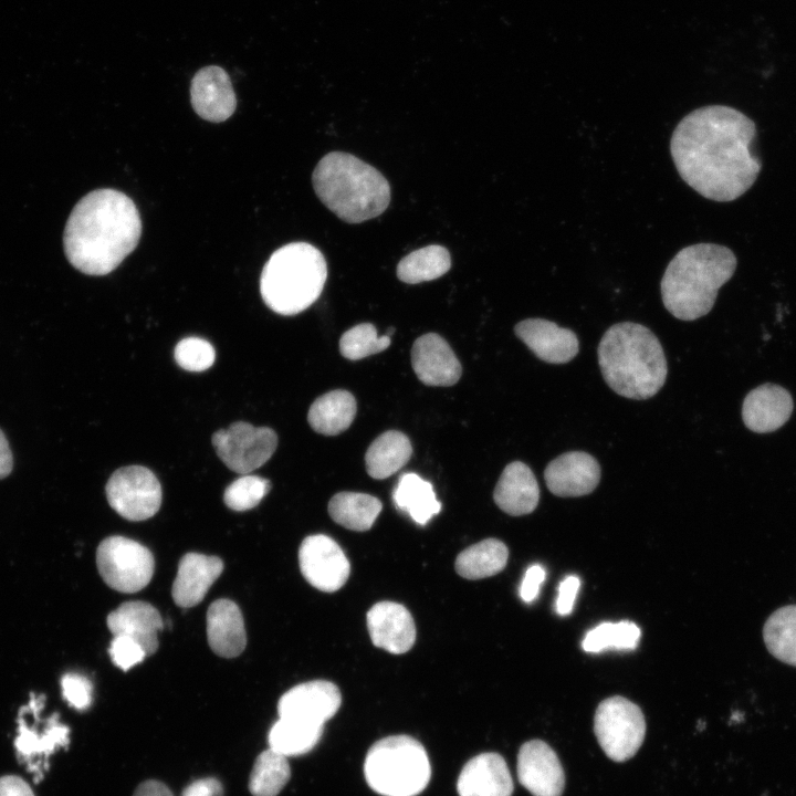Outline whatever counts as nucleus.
Wrapping results in <instances>:
<instances>
[{
    "instance_id": "obj_1",
    "label": "nucleus",
    "mask_w": 796,
    "mask_h": 796,
    "mask_svg": "<svg viewBox=\"0 0 796 796\" xmlns=\"http://www.w3.org/2000/svg\"><path fill=\"white\" fill-rule=\"evenodd\" d=\"M756 133L755 123L739 109L703 106L679 122L670 153L685 184L706 199L729 202L744 195L761 172Z\"/></svg>"
},
{
    "instance_id": "obj_2",
    "label": "nucleus",
    "mask_w": 796,
    "mask_h": 796,
    "mask_svg": "<svg viewBox=\"0 0 796 796\" xmlns=\"http://www.w3.org/2000/svg\"><path fill=\"white\" fill-rule=\"evenodd\" d=\"M142 220L134 201L109 188L85 195L73 208L63 234L69 262L88 275L114 271L137 247Z\"/></svg>"
},
{
    "instance_id": "obj_3",
    "label": "nucleus",
    "mask_w": 796,
    "mask_h": 796,
    "mask_svg": "<svg viewBox=\"0 0 796 796\" xmlns=\"http://www.w3.org/2000/svg\"><path fill=\"white\" fill-rule=\"evenodd\" d=\"M597 353L605 381L619 396L648 399L666 383L668 366L663 348L658 337L641 324L622 322L610 326Z\"/></svg>"
},
{
    "instance_id": "obj_4",
    "label": "nucleus",
    "mask_w": 796,
    "mask_h": 796,
    "mask_svg": "<svg viewBox=\"0 0 796 796\" xmlns=\"http://www.w3.org/2000/svg\"><path fill=\"white\" fill-rule=\"evenodd\" d=\"M737 260L727 247L696 243L669 262L660 289L664 307L675 318L694 321L712 310L718 292L734 274Z\"/></svg>"
},
{
    "instance_id": "obj_5",
    "label": "nucleus",
    "mask_w": 796,
    "mask_h": 796,
    "mask_svg": "<svg viewBox=\"0 0 796 796\" xmlns=\"http://www.w3.org/2000/svg\"><path fill=\"white\" fill-rule=\"evenodd\" d=\"M312 184L324 206L347 223L376 218L390 202V186L383 174L348 153L325 155L313 171Z\"/></svg>"
},
{
    "instance_id": "obj_6",
    "label": "nucleus",
    "mask_w": 796,
    "mask_h": 796,
    "mask_svg": "<svg viewBox=\"0 0 796 796\" xmlns=\"http://www.w3.org/2000/svg\"><path fill=\"white\" fill-rule=\"evenodd\" d=\"M326 279L322 252L310 243L292 242L274 251L264 264L260 293L274 313L296 315L320 297Z\"/></svg>"
},
{
    "instance_id": "obj_7",
    "label": "nucleus",
    "mask_w": 796,
    "mask_h": 796,
    "mask_svg": "<svg viewBox=\"0 0 796 796\" xmlns=\"http://www.w3.org/2000/svg\"><path fill=\"white\" fill-rule=\"evenodd\" d=\"M364 774L367 784L377 794L416 796L427 787L431 767L420 742L408 735H391L369 748Z\"/></svg>"
},
{
    "instance_id": "obj_8",
    "label": "nucleus",
    "mask_w": 796,
    "mask_h": 796,
    "mask_svg": "<svg viewBox=\"0 0 796 796\" xmlns=\"http://www.w3.org/2000/svg\"><path fill=\"white\" fill-rule=\"evenodd\" d=\"M594 732L610 760L628 761L635 756L645 740L643 713L637 704L624 696L607 698L596 709Z\"/></svg>"
},
{
    "instance_id": "obj_9",
    "label": "nucleus",
    "mask_w": 796,
    "mask_h": 796,
    "mask_svg": "<svg viewBox=\"0 0 796 796\" xmlns=\"http://www.w3.org/2000/svg\"><path fill=\"white\" fill-rule=\"evenodd\" d=\"M96 565L107 586L130 594L142 590L150 582L155 559L140 543L124 536H109L97 547Z\"/></svg>"
},
{
    "instance_id": "obj_10",
    "label": "nucleus",
    "mask_w": 796,
    "mask_h": 796,
    "mask_svg": "<svg viewBox=\"0 0 796 796\" xmlns=\"http://www.w3.org/2000/svg\"><path fill=\"white\" fill-rule=\"evenodd\" d=\"M212 446L220 460L239 474H249L262 467L277 447V436L269 427H254L237 421L212 436Z\"/></svg>"
},
{
    "instance_id": "obj_11",
    "label": "nucleus",
    "mask_w": 796,
    "mask_h": 796,
    "mask_svg": "<svg viewBox=\"0 0 796 796\" xmlns=\"http://www.w3.org/2000/svg\"><path fill=\"white\" fill-rule=\"evenodd\" d=\"M106 498L121 516L144 521L154 516L161 504V486L156 475L142 465L117 469L105 486Z\"/></svg>"
},
{
    "instance_id": "obj_12",
    "label": "nucleus",
    "mask_w": 796,
    "mask_h": 796,
    "mask_svg": "<svg viewBox=\"0 0 796 796\" xmlns=\"http://www.w3.org/2000/svg\"><path fill=\"white\" fill-rule=\"evenodd\" d=\"M298 562L304 578L313 587L326 593L342 588L350 572L349 562L339 545L323 534L303 540Z\"/></svg>"
},
{
    "instance_id": "obj_13",
    "label": "nucleus",
    "mask_w": 796,
    "mask_h": 796,
    "mask_svg": "<svg viewBox=\"0 0 796 796\" xmlns=\"http://www.w3.org/2000/svg\"><path fill=\"white\" fill-rule=\"evenodd\" d=\"M342 695L338 688L325 680L301 683L285 692L279 700L280 718L323 725L338 711Z\"/></svg>"
},
{
    "instance_id": "obj_14",
    "label": "nucleus",
    "mask_w": 796,
    "mask_h": 796,
    "mask_svg": "<svg viewBox=\"0 0 796 796\" xmlns=\"http://www.w3.org/2000/svg\"><path fill=\"white\" fill-rule=\"evenodd\" d=\"M517 778L533 796H561L565 787L564 769L556 753L541 740L521 746Z\"/></svg>"
},
{
    "instance_id": "obj_15",
    "label": "nucleus",
    "mask_w": 796,
    "mask_h": 796,
    "mask_svg": "<svg viewBox=\"0 0 796 796\" xmlns=\"http://www.w3.org/2000/svg\"><path fill=\"white\" fill-rule=\"evenodd\" d=\"M544 480L548 490L562 498H576L591 493L600 481V465L589 453L569 451L552 460Z\"/></svg>"
},
{
    "instance_id": "obj_16",
    "label": "nucleus",
    "mask_w": 796,
    "mask_h": 796,
    "mask_svg": "<svg viewBox=\"0 0 796 796\" xmlns=\"http://www.w3.org/2000/svg\"><path fill=\"white\" fill-rule=\"evenodd\" d=\"M193 111L201 118L220 123L228 119L237 107V97L228 73L217 65L200 69L190 86Z\"/></svg>"
},
{
    "instance_id": "obj_17",
    "label": "nucleus",
    "mask_w": 796,
    "mask_h": 796,
    "mask_svg": "<svg viewBox=\"0 0 796 796\" xmlns=\"http://www.w3.org/2000/svg\"><path fill=\"white\" fill-rule=\"evenodd\" d=\"M411 365L419 380L428 386H452L462 374L461 364L453 350L446 339L436 333L425 334L415 341Z\"/></svg>"
},
{
    "instance_id": "obj_18",
    "label": "nucleus",
    "mask_w": 796,
    "mask_h": 796,
    "mask_svg": "<svg viewBox=\"0 0 796 796\" xmlns=\"http://www.w3.org/2000/svg\"><path fill=\"white\" fill-rule=\"evenodd\" d=\"M515 335L535 354L549 364H565L579 350L576 334L544 318H527L514 327Z\"/></svg>"
},
{
    "instance_id": "obj_19",
    "label": "nucleus",
    "mask_w": 796,
    "mask_h": 796,
    "mask_svg": "<svg viewBox=\"0 0 796 796\" xmlns=\"http://www.w3.org/2000/svg\"><path fill=\"white\" fill-rule=\"evenodd\" d=\"M367 628L373 643L390 653L401 654L416 640V626L409 610L394 601L375 604L367 612Z\"/></svg>"
},
{
    "instance_id": "obj_20",
    "label": "nucleus",
    "mask_w": 796,
    "mask_h": 796,
    "mask_svg": "<svg viewBox=\"0 0 796 796\" xmlns=\"http://www.w3.org/2000/svg\"><path fill=\"white\" fill-rule=\"evenodd\" d=\"M457 789L459 796H511L514 785L505 760L498 753H482L463 766Z\"/></svg>"
},
{
    "instance_id": "obj_21",
    "label": "nucleus",
    "mask_w": 796,
    "mask_h": 796,
    "mask_svg": "<svg viewBox=\"0 0 796 796\" xmlns=\"http://www.w3.org/2000/svg\"><path fill=\"white\" fill-rule=\"evenodd\" d=\"M223 562L217 556L187 553L179 562L172 584V599L179 607L198 605L221 575Z\"/></svg>"
},
{
    "instance_id": "obj_22",
    "label": "nucleus",
    "mask_w": 796,
    "mask_h": 796,
    "mask_svg": "<svg viewBox=\"0 0 796 796\" xmlns=\"http://www.w3.org/2000/svg\"><path fill=\"white\" fill-rule=\"evenodd\" d=\"M793 406L792 396L786 389L774 384H764L745 397L742 418L750 430L771 432L789 419Z\"/></svg>"
},
{
    "instance_id": "obj_23",
    "label": "nucleus",
    "mask_w": 796,
    "mask_h": 796,
    "mask_svg": "<svg viewBox=\"0 0 796 796\" xmlns=\"http://www.w3.org/2000/svg\"><path fill=\"white\" fill-rule=\"evenodd\" d=\"M207 637L211 650L222 658L241 654L247 645L240 608L230 599L213 601L207 611Z\"/></svg>"
},
{
    "instance_id": "obj_24",
    "label": "nucleus",
    "mask_w": 796,
    "mask_h": 796,
    "mask_svg": "<svg viewBox=\"0 0 796 796\" xmlns=\"http://www.w3.org/2000/svg\"><path fill=\"white\" fill-rule=\"evenodd\" d=\"M493 500L510 515L532 513L540 501V488L530 467L521 461L509 463L495 485Z\"/></svg>"
},
{
    "instance_id": "obj_25",
    "label": "nucleus",
    "mask_w": 796,
    "mask_h": 796,
    "mask_svg": "<svg viewBox=\"0 0 796 796\" xmlns=\"http://www.w3.org/2000/svg\"><path fill=\"white\" fill-rule=\"evenodd\" d=\"M109 631L125 635L139 642L147 654L158 648V632L164 622L158 610L146 601H126L113 610L106 619Z\"/></svg>"
},
{
    "instance_id": "obj_26",
    "label": "nucleus",
    "mask_w": 796,
    "mask_h": 796,
    "mask_svg": "<svg viewBox=\"0 0 796 796\" xmlns=\"http://www.w3.org/2000/svg\"><path fill=\"white\" fill-rule=\"evenodd\" d=\"M356 400L347 390H332L311 405L307 421L311 428L324 436H336L348 429L356 415Z\"/></svg>"
},
{
    "instance_id": "obj_27",
    "label": "nucleus",
    "mask_w": 796,
    "mask_h": 796,
    "mask_svg": "<svg viewBox=\"0 0 796 796\" xmlns=\"http://www.w3.org/2000/svg\"><path fill=\"white\" fill-rule=\"evenodd\" d=\"M392 500L399 511L420 525L427 524L441 510L432 484L416 473L400 475L392 491Z\"/></svg>"
},
{
    "instance_id": "obj_28",
    "label": "nucleus",
    "mask_w": 796,
    "mask_h": 796,
    "mask_svg": "<svg viewBox=\"0 0 796 796\" xmlns=\"http://www.w3.org/2000/svg\"><path fill=\"white\" fill-rule=\"evenodd\" d=\"M412 454L409 438L400 431L389 430L377 437L365 454L367 473L377 480L398 472Z\"/></svg>"
},
{
    "instance_id": "obj_29",
    "label": "nucleus",
    "mask_w": 796,
    "mask_h": 796,
    "mask_svg": "<svg viewBox=\"0 0 796 796\" xmlns=\"http://www.w3.org/2000/svg\"><path fill=\"white\" fill-rule=\"evenodd\" d=\"M69 732L70 729L59 722L57 715L50 718L45 729L39 732L30 727L23 715L19 713L18 735L14 740L17 754L20 760L32 766L34 758L46 757L55 748L66 746Z\"/></svg>"
},
{
    "instance_id": "obj_30",
    "label": "nucleus",
    "mask_w": 796,
    "mask_h": 796,
    "mask_svg": "<svg viewBox=\"0 0 796 796\" xmlns=\"http://www.w3.org/2000/svg\"><path fill=\"white\" fill-rule=\"evenodd\" d=\"M509 551L495 538L483 540L462 551L455 559L457 573L467 579H481L502 572Z\"/></svg>"
},
{
    "instance_id": "obj_31",
    "label": "nucleus",
    "mask_w": 796,
    "mask_h": 796,
    "mask_svg": "<svg viewBox=\"0 0 796 796\" xmlns=\"http://www.w3.org/2000/svg\"><path fill=\"white\" fill-rule=\"evenodd\" d=\"M383 509L381 502L370 494L339 492L328 503L334 522L353 531L369 530Z\"/></svg>"
},
{
    "instance_id": "obj_32",
    "label": "nucleus",
    "mask_w": 796,
    "mask_h": 796,
    "mask_svg": "<svg viewBox=\"0 0 796 796\" xmlns=\"http://www.w3.org/2000/svg\"><path fill=\"white\" fill-rule=\"evenodd\" d=\"M323 725L280 718L270 729L269 747L286 757L308 753L318 743Z\"/></svg>"
},
{
    "instance_id": "obj_33",
    "label": "nucleus",
    "mask_w": 796,
    "mask_h": 796,
    "mask_svg": "<svg viewBox=\"0 0 796 796\" xmlns=\"http://www.w3.org/2000/svg\"><path fill=\"white\" fill-rule=\"evenodd\" d=\"M451 268L449 251L438 244L427 245L404 256L397 265V276L408 284L436 280Z\"/></svg>"
},
{
    "instance_id": "obj_34",
    "label": "nucleus",
    "mask_w": 796,
    "mask_h": 796,
    "mask_svg": "<svg viewBox=\"0 0 796 796\" xmlns=\"http://www.w3.org/2000/svg\"><path fill=\"white\" fill-rule=\"evenodd\" d=\"M763 640L773 657L796 667V605L781 607L766 619Z\"/></svg>"
},
{
    "instance_id": "obj_35",
    "label": "nucleus",
    "mask_w": 796,
    "mask_h": 796,
    "mask_svg": "<svg viewBox=\"0 0 796 796\" xmlns=\"http://www.w3.org/2000/svg\"><path fill=\"white\" fill-rule=\"evenodd\" d=\"M291 777L287 757L270 747L259 754L253 764L249 790L252 796H276Z\"/></svg>"
},
{
    "instance_id": "obj_36",
    "label": "nucleus",
    "mask_w": 796,
    "mask_h": 796,
    "mask_svg": "<svg viewBox=\"0 0 796 796\" xmlns=\"http://www.w3.org/2000/svg\"><path fill=\"white\" fill-rule=\"evenodd\" d=\"M639 639L640 629L635 622H603L586 633L582 647L587 652L633 650Z\"/></svg>"
},
{
    "instance_id": "obj_37",
    "label": "nucleus",
    "mask_w": 796,
    "mask_h": 796,
    "mask_svg": "<svg viewBox=\"0 0 796 796\" xmlns=\"http://www.w3.org/2000/svg\"><path fill=\"white\" fill-rule=\"evenodd\" d=\"M390 342L386 334L379 337L373 324L362 323L342 335L339 352L347 359L358 360L387 349Z\"/></svg>"
},
{
    "instance_id": "obj_38",
    "label": "nucleus",
    "mask_w": 796,
    "mask_h": 796,
    "mask_svg": "<svg viewBox=\"0 0 796 796\" xmlns=\"http://www.w3.org/2000/svg\"><path fill=\"white\" fill-rule=\"evenodd\" d=\"M270 489L269 480L258 475L242 474L227 486L223 502L233 511H248L255 507Z\"/></svg>"
},
{
    "instance_id": "obj_39",
    "label": "nucleus",
    "mask_w": 796,
    "mask_h": 796,
    "mask_svg": "<svg viewBox=\"0 0 796 796\" xmlns=\"http://www.w3.org/2000/svg\"><path fill=\"white\" fill-rule=\"evenodd\" d=\"M214 358L213 346L200 337H186L175 347L176 363L188 371H203L213 365Z\"/></svg>"
},
{
    "instance_id": "obj_40",
    "label": "nucleus",
    "mask_w": 796,
    "mask_h": 796,
    "mask_svg": "<svg viewBox=\"0 0 796 796\" xmlns=\"http://www.w3.org/2000/svg\"><path fill=\"white\" fill-rule=\"evenodd\" d=\"M108 652L113 663L123 671L140 663L148 656L139 642L125 635L114 636Z\"/></svg>"
},
{
    "instance_id": "obj_41",
    "label": "nucleus",
    "mask_w": 796,
    "mask_h": 796,
    "mask_svg": "<svg viewBox=\"0 0 796 796\" xmlns=\"http://www.w3.org/2000/svg\"><path fill=\"white\" fill-rule=\"evenodd\" d=\"M62 694L65 701L78 711H84L92 703L93 687L91 681L78 673H66L61 680Z\"/></svg>"
},
{
    "instance_id": "obj_42",
    "label": "nucleus",
    "mask_w": 796,
    "mask_h": 796,
    "mask_svg": "<svg viewBox=\"0 0 796 796\" xmlns=\"http://www.w3.org/2000/svg\"><path fill=\"white\" fill-rule=\"evenodd\" d=\"M579 585V578L576 576H568L559 584L556 599V611L558 615L567 616L572 612Z\"/></svg>"
},
{
    "instance_id": "obj_43",
    "label": "nucleus",
    "mask_w": 796,
    "mask_h": 796,
    "mask_svg": "<svg viewBox=\"0 0 796 796\" xmlns=\"http://www.w3.org/2000/svg\"><path fill=\"white\" fill-rule=\"evenodd\" d=\"M545 579V570L541 565L527 568L520 587V596L525 603H532L538 595L540 587Z\"/></svg>"
},
{
    "instance_id": "obj_44",
    "label": "nucleus",
    "mask_w": 796,
    "mask_h": 796,
    "mask_svg": "<svg viewBox=\"0 0 796 796\" xmlns=\"http://www.w3.org/2000/svg\"><path fill=\"white\" fill-rule=\"evenodd\" d=\"M222 785L213 777L200 778L190 783L181 796H222Z\"/></svg>"
},
{
    "instance_id": "obj_45",
    "label": "nucleus",
    "mask_w": 796,
    "mask_h": 796,
    "mask_svg": "<svg viewBox=\"0 0 796 796\" xmlns=\"http://www.w3.org/2000/svg\"><path fill=\"white\" fill-rule=\"evenodd\" d=\"M0 796H34L29 784L19 776L0 777Z\"/></svg>"
},
{
    "instance_id": "obj_46",
    "label": "nucleus",
    "mask_w": 796,
    "mask_h": 796,
    "mask_svg": "<svg viewBox=\"0 0 796 796\" xmlns=\"http://www.w3.org/2000/svg\"><path fill=\"white\" fill-rule=\"evenodd\" d=\"M133 796H174V794L164 783L149 779L143 782Z\"/></svg>"
},
{
    "instance_id": "obj_47",
    "label": "nucleus",
    "mask_w": 796,
    "mask_h": 796,
    "mask_svg": "<svg viewBox=\"0 0 796 796\" xmlns=\"http://www.w3.org/2000/svg\"><path fill=\"white\" fill-rule=\"evenodd\" d=\"M12 467V453L3 432L0 430V479L11 473Z\"/></svg>"
},
{
    "instance_id": "obj_48",
    "label": "nucleus",
    "mask_w": 796,
    "mask_h": 796,
    "mask_svg": "<svg viewBox=\"0 0 796 796\" xmlns=\"http://www.w3.org/2000/svg\"><path fill=\"white\" fill-rule=\"evenodd\" d=\"M394 333H395V328H394V327H389L388 331L386 332V335L389 336V337H391V335H392Z\"/></svg>"
}]
</instances>
